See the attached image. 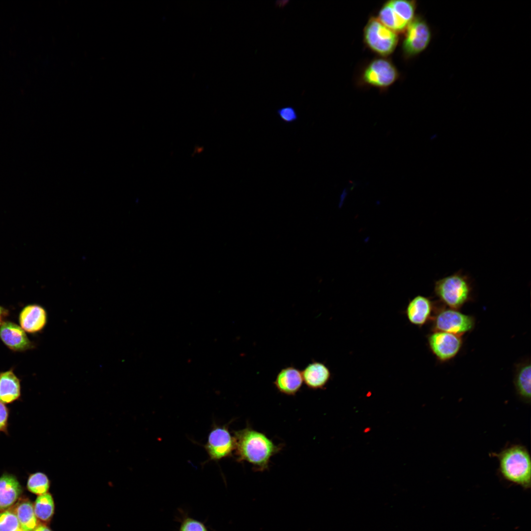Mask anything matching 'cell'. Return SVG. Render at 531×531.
Segmentation results:
<instances>
[{
    "label": "cell",
    "instance_id": "cell-13",
    "mask_svg": "<svg viewBox=\"0 0 531 531\" xmlns=\"http://www.w3.org/2000/svg\"><path fill=\"white\" fill-rule=\"evenodd\" d=\"M22 492L23 488L16 476L4 472L0 476V512L13 506Z\"/></svg>",
    "mask_w": 531,
    "mask_h": 531
},
{
    "label": "cell",
    "instance_id": "cell-3",
    "mask_svg": "<svg viewBox=\"0 0 531 531\" xmlns=\"http://www.w3.org/2000/svg\"><path fill=\"white\" fill-rule=\"evenodd\" d=\"M434 291L442 303L448 308L459 310L472 299V280L459 270L436 281Z\"/></svg>",
    "mask_w": 531,
    "mask_h": 531
},
{
    "label": "cell",
    "instance_id": "cell-25",
    "mask_svg": "<svg viewBox=\"0 0 531 531\" xmlns=\"http://www.w3.org/2000/svg\"><path fill=\"white\" fill-rule=\"evenodd\" d=\"M9 410L5 405L0 401V432L8 435Z\"/></svg>",
    "mask_w": 531,
    "mask_h": 531
},
{
    "label": "cell",
    "instance_id": "cell-22",
    "mask_svg": "<svg viewBox=\"0 0 531 531\" xmlns=\"http://www.w3.org/2000/svg\"><path fill=\"white\" fill-rule=\"evenodd\" d=\"M20 529L18 519L10 510L0 512V531H18Z\"/></svg>",
    "mask_w": 531,
    "mask_h": 531
},
{
    "label": "cell",
    "instance_id": "cell-11",
    "mask_svg": "<svg viewBox=\"0 0 531 531\" xmlns=\"http://www.w3.org/2000/svg\"><path fill=\"white\" fill-rule=\"evenodd\" d=\"M0 340L9 350L15 352H23L35 347L21 327L9 321L0 322Z\"/></svg>",
    "mask_w": 531,
    "mask_h": 531
},
{
    "label": "cell",
    "instance_id": "cell-15",
    "mask_svg": "<svg viewBox=\"0 0 531 531\" xmlns=\"http://www.w3.org/2000/svg\"><path fill=\"white\" fill-rule=\"evenodd\" d=\"M303 382L301 371L294 366H288L279 372L273 383L280 392L294 395L301 388Z\"/></svg>",
    "mask_w": 531,
    "mask_h": 531
},
{
    "label": "cell",
    "instance_id": "cell-21",
    "mask_svg": "<svg viewBox=\"0 0 531 531\" xmlns=\"http://www.w3.org/2000/svg\"><path fill=\"white\" fill-rule=\"evenodd\" d=\"M50 486V481L47 475L41 472H36L30 474L28 479L27 487L28 490L37 495H40L48 492Z\"/></svg>",
    "mask_w": 531,
    "mask_h": 531
},
{
    "label": "cell",
    "instance_id": "cell-16",
    "mask_svg": "<svg viewBox=\"0 0 531 531\" xmlns=\"http://www.w3.org/2000/svg\"><path fill=\"white\" fill-rule=\"evenodd\" d=\"M303 382L312 389L323 388L330 380L331 373L324 363L313 361L308 364L301 371Z\"/></svg>",
    "mask_w": 531,
    "mask_h": 531
},
{
    "label": "cell",
    "instance_id": "cell-24",
    "mask_svg": "<svg viewBox=\"0 0 531 531\" xmlns=\"http://www.w3.org/2000/svg\"><path fill=\"white\" fill-rule=\"evenodd\" d=\"M276 114L281 121L287 124L295 122L298 119L296 110L290 105L278 108L276 110Z\"/></svg>",
    "mask_w": 531,
    "mask_h": 531
},
{
    "label": "cell",
    "instance_id": "cell-17",
    "mask_svg": "<svg viewBox=\"0 0 531 531\" xmlns=\"http://www.w3.org/2000/svg\"><path fill=\"white\" fill-rule=\"evenodd\" d=\"M21 381L12 368L0 372V401L10 404L20 399L21 395Z\"/></svg>",
    "mask_w": 531,
    "mask_h": 531
},
{
    "label": "cell",
    "instance_id": "cell-4",
    "mask_svg": "<svg viewBox=\"0 0 531 531\" xmlns=\"http://www.w3.org/2000/svg\"><path fill=\"white\" fill-rule=\"evenodd\" d=\"M416 8L414 0H389L382 5L377 18L396 33L404 32L415 17Z\"/></svg>",
    "mask_w": 531,
    "mask_h": 531
},
{
    "label": "cell",
    "instance_id": "cell-7",
    "mask_svg": "<svg viewBox=\"0 0 531 531\" xmlns=\"http://www.w3.org/2000/svg\"><path fill=\"white\" fill-rule=\"evenodd\" d=\"M399 77V72L393 63L385 57H381L374 59L366 65L360 80L365 85L384 89L394 83Z\"/></svg>",
    "mask_w": 531,
    "mask_h": 531
},
{
    "label": "cell",
    "instance_id": "cell-19",
    "mask_svg": "<svg viewBox=\"0 0 531 531\" xmlns=\"http://www.w3.org/2000/svg\"><path fill=\"white\" fill-rule=\"evenodd\" d=\"M17 503L13 511L18 519L20 528L24 531H33L39 525L33 505L28 500Z\"/></svg>",
    "mask_w": 531,
    "mask_h": 531
},
{
    "label": "cell",
    "instance_id": "cell-6",
    "mask_svg": "<svg viewBox=\"0 0 531 531\" xmlns=\"http://www.w3.org/2000/svg\"><path fill=\"white\" fill-rule=\"evenodd\" d=\"M432 321L433 331H442L462 336L474 327L475 318L450 308H439Z\"/></svg>",
    "mask_w": 531,
    "mask_h": 531
},
{
    "label": "cell",
    "instance_id": "cell-2",
    "mask_svg": "<svg viewBox=\"0 0 531 531\" xmlns=\"http://www.w3.org/2000/svg\"><path fill=\"white\" fill-rule=\"evenodd\" d=\"M492 456L499 461V472L504 480L526 490L531 488V460L525 446L511 444Z\"/></svg>",
    "mask_w": 531,
    "mask_h": 531
},
{
    "label": "cell",
    "instance_id": "cell-28",
    "mask_svg": "<svg viewBox=\"0 0 531 531\" xmlns=\"http://www.w3.org/2000/svg\"><path fill=\"white\" fill-rule=\"evenodd\" d=\"M18 531H23V530H22V529H21L20 528V529H19L18 530Z\"/></svg>",
    "mask_w": 531,
    "mask_h": 531
},
{
    "label": "cell",
    "instance_id": "cell-5",
    "mask_svg": "<svg viewBox=\"0 0 531 531\" xmlns=\"http://www.w3.org/2000/svg\"><path fill=\"white\" fill-rule=\"evenodd\" d=\"M364 43L372 51L386 57L395 50L399 40L398 33L384 25L375 17H371L363 30Z\"/></svg>",
    "mask_w": 531,
    "mask_h": 531
},
{
    "label": "cell",
    "instance_id": "cell-26",
    "mask_svg": "<svg viewBox=\"0 0 531 531\" xmlns=\"http://www.w3.org/2000/svg\"><path fill=\"white\" fill-rule=\"evenodd\" d=\"M9 315V311L0 305V322L3 321V319L8 316Z\"/></svg>",
    "mask_w": 531,
    "mask_h": 531
},
{
    "label": "cell",
    "instance_id": "cell-14",
    "mask_svg": "<svg viewBox=\"0 0 531 531\" xmlns=\"http://www.w3.org/2000/svg\"><path fill=\"white\" fill-rule=\"evenodd\" d=\"M434 304L428 297L417 295L409 303L406 314L411 323L422 326L432 318Z\"/></svg>",
    "mask_w": 531,
    "mask_h": 531
},
{
    "label": "cell",
    "instance_id": "cell-8",
    "mask_svg": "<svg viewBox=\"0 0 531 531\" xmlns=\"http://www.w3.org/2000/svg\"><path fill=\"white\" fill-rule=\"evenodd\" d=\"M404 32L402 51L406 58L413 57L422 53L428 47L431 40L430 28L420 16H415Z\"/></svg>",
    "mask_w": 531,
    "mask_h": 531
},
{
    "label": "cell",
    "instance_id": "cell-23",
    "mask_svg": "<svg viewBox=\"0 0 531 531\" xmlns=\"http://www.w3.org/2000/svg\"><path fill=\"white\" fill-rule=\"evenodd\" d=\"M178 531H208V530L202 522L185 515L181 519Z\"/></svg>",
    "mask_w": 531,
    "mask_h": 531
},
{
    "label": "cell",
    "instance_id": "cell-27",
    "mask_svg": "<svg viewBox=\"0 0 531 531\" xmlns=\"http://www.w3.org/2000/svg\"><path fill=\"white\" fill-rule=\"evenodd\" d=\"M33 531H53L45 524L38 525Z\"/></svg>",
    "mask_w": 531,
    "mask_h": 531
},
{
    "label": "cell",
    "instance_id": "cell-9",
    "mask_svg": "<svg viewBox=\"0 0 531 531\" xmlns=\"http://www.w3.org/2000/svg\"><path fill=\"white\" fill-rule=\"evenodd\" d=\"M429 348L441 362L453 358L463 345L462 336L442 331H433L428 337Z\"/></svg>",
    "mask_w": 531,
    "mask_h": 531
},
{
    "label": "cell",
    "instance_id": "cell-10",
    "mask_svg": "<svg viewBox=\"0 0 531 531\" xmlns=\"http://www.w3.org/2000/svg\"><path fill=\"white\" fill-rule=\"evenodd\" d=\"M205 448L210 460L218 461L232 455L235 441L226 426L214 425L209 432Z\"/></svg>",
    "mask_w": 531,
    "mask_h": 531
},
{
    "label": "cell",
    "instance_id": "cell-18",
    "mask_svg": "<svg viewBox=\"0 0 531 531\" xmlns=\"http://www.w3.org/2000/svg\"><path fill=\"white\" fill-rule=\"evenodd\" d=\"M531 365L526 361L516 366L514 384L517 394L524 403L530 404L531 398Z\"/></svg>",
    "mask_w": 531,
    "mask_h": 531
},
{
    "label": "cell",
    "instance_id": "cell-1",
    "mask_svg": "<svg viewBox=\"0 0 531 531\" xmlns=\"http://www.w3.org/2000/svg\"><path fill=\"white\" fill-rule=\"evenodd\" d=\"M234 437L237 460L249 463L257 471L267 469L271 458L281 449L264 434L249 427L235 432Z\"/></svg>",
    "mask_w": 531,
    "mask_h": 531
},
{
    "label": "cell",
    "instance_id": "cell-12",
    "mask_svg": "<svg viewBox=\"0 0 531 531\" xmlns=\"http://www.w3.org/2000/svg\"><path fill=\"white\" fill-rule=\"evenodd\" d=\"M48 316L45 309L37 304L24 306L19 314L18 320L21 328L30 334L42 331L47 323Z\"/></svg>",
    "mask_w": 531,
    "mask_h": 531
},
{
    "label": "cell",
    "instance_id": "cell-20",
    "mask_svg": "<svg viewBox=\"0 0 531 531\" xmlns=\"http://www.w3.org/2000/svg\"><path fill=\"white\" fill-rule=\"evenodd\" d=\"M33 509L38 520L45 523L51 521L55 509L52 495L48 492L38 495L34 502Z\"/></svg>",
    "mask_w": 531,
    "mask_h": 531
}]
</instances>
